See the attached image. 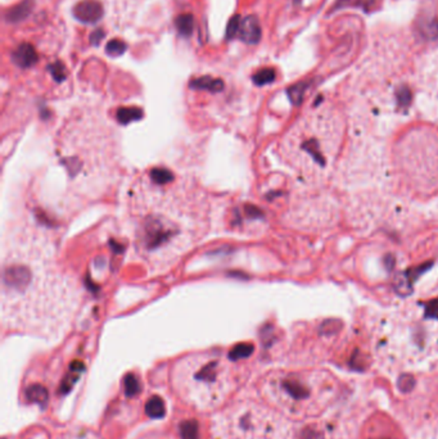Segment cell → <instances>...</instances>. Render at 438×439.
<instances>
[{
    "label": "cell",
    "mask_w": 438,
    "mask_h": 439,
    "mask_svg": "<svg viewBox=\"0 0 438 439\" xmlns=\"http://www.w3.org/2000/svg\"><path fill=\"white\" fill-rule=\"evenodd\" d=\"M190 87H196V89H208L211 92H219L224 87L223 80L220 78H212L210 76H203V78H196L190 83Z\"/></svg>",
    "instance_id": "cell-13"
},
{
    "label": "cell",
    "mask_w": 438,
    "mask_h": 439,
    "mask_svg": "<svg viewBox=\"0 0 438 439\" xmlns=\"http://www.w3.org/2000/svg\"><path fill=\"white\" fill-rule=\"evenodd\" d=\"M74 16L83 24L93 25L103 17V7L98 0H83L75 6Z\"/></svg>",
    "instance_id": "cell-8"
},
{
    "label": "cell",
    "mask_w": 438,
    "mask_h": 439,
    "mask_svg": "<svg viewBox=\"0 0 438 439\" xmlns=\"http://www.w3.org/2000/svg\"><path fill=\"white\" fill-rule=\"evenodd\" d=\"M146 410H148V413L151 416H161V415H164L162 401L160 398H152L149 401L148 406H146Z\"/></svg>",
    "instance_id": "cell-23"
},
{
    "label": "cell",
    "mask_w": 438,
    "mask_h": 439,
    "mask_svg": "<svg viewBox=\"0 0 438 439\" xmlns=\"http://www.w3.org/2000/svg\"><path fill=\"white\" fill-rule=\"evenodd\" d=\"M385 265H386L387 270H389V271H392V270H394V267H395V259H394V256H392V255H388V256H386V259H385Z\"/></svg>",
    "instance_id": "cell-29"
},
{
    "label": "cell",
    "mask_w": 438,
    "mask_h": 439,
    "mask_svg": "<svg viewBox=\"0 0 438 439\" xmlns=\"http://www.w3.org/2000/svg\"><path fill=\"white\" fill-rule=\"evenodd\" d=\"M396 98L400 108H407L412 102V93L406 87H398L396 92Z\"/></svg>",
    "instance_id": "cell-20"
},
{
    "label": "cell",
    "mask_w": 438,
    "mask_h": 439,
    "mask_svg": "<svg viewBox=\"0 0 438 439\" xmlns=\"http://www.w3.org/2000/svg\"><path fill=\"white\" fill-rule=\"evenodd\" d=\"M214 439H294L292 422L270 405L243 399L219 413Z\"/></svg>",
    "instance_id": "cell-5"
},
{
    "label": "cell",
    "mask_w": 438,
    "mask_h": 439,
    "mask_svg": "<svg viewBox=\"0 0 438 439\" xmlns=\"http://www.w3.org/2000/svg\"><path fill=\"white\" fill-rule=\"evenodd\" d=\"M241 16H234V17H232V19L229 21L228 27H226V39H228V40H232L233 37L238 36L239 28H241Z\"/></svg>",
    "instance_id": "cell-21"
},
{
    "label": "cell",
    "mask_w": 438,
    "mask_h": 439,
    "mask_svg": "<svg viewBox=\"0 0 438 439\" xmlns=\"http://www.w3.org/2000/svg\"><path fill=\"white\" fill-rule=\"evenodd\" d=\"M175 26L179 34L183 36H190L194 30V17L190 13H184L175 19Z\"/></svg>",
    "instance_id": "cell-14"
},
{
    "label": "cell",
    "mask_w": 438,
    "mask_h": 439,
    "mask_svg": "<svg viewBox=\"0 0 438 439\" xmlns=\"http://www.w3.org/2000/svg\"><path fill=\"white\" fill-rule=\"evenodd\" d=\"M274 78V69H265L258 71V74L253 76V81L258 85H265V84H269V83H273Z\"/></svg>",
    "instance_id": "cell-19"
},
{
    "label": "cell",
    "mask_w": 438,
    "mask_h": 439,
    "mask_svg": "<svg viewBox=\"0 0 438 439\" xmlns=\"http://www.w3.org/2000/svg\"><path fill=\"white\" fill-rule=\"evenodd\" d=\"M104 35L106 34H104L103 30H101V28L95 30L93 31V34L90 35V43L93 45H99V43L103 40Z\"/></svg>",
    "instance_id": "cell-28"
},
{
    "label": "cell",
    "mask_w": 438,
    "mask_h": 439,
    "mask_svg": "<svg viewBox=\"0 0 438 439\" xmlns=\"http://www.w3.org/2000/svg\"><path fill=\"white\" fill-rule=\"evenodd\" d=\"M302 148L311 155V157L318 162L319 164H326V161L323 160V155L320 153V149H319L318 143L314 140V139H311V140H308V141H305L303 144H302Z\"/></svg>",
    "instance_id": "cell-18"
},
{
    "label": "cell",
    "mask_w": 438,
    "mask_h": 439,
    "mask_svg": "<svg viewBox=\"0 0 438 439\" xmlns=\"http://www.w3.org/2000/svg\"><path fill=\"white\" fill-rule=\"evenodd\" d=\"M360 439H405L395 422L380 413H374L367 419L359 433Z\"/></svg>",
    "instance_id": "cell-7"
},
{
    "label": "cell",
    "mask_w": 438,
    "mask_h": 439,
    "mask_svg": "<svg viewBox=\"0 0 438 439\" xmlns=\"http://www.w3.org/2000/svg\"><path fill=\"white\" fill-rule=\"evenodd\" d=\"M303 92H305V85L300 84V85H296L289 90V95H291V99L294 104L301 103L302 96H303Z\"/></svg>",
    "instance_id": "cell-25"
},
{
    "label": "cell",
    "mask_w": 438,
    "mask_h": 439,
    "mask_svg": "<svg viewBox=\"0 0 438 439\" xmlns=\"http://www.w3.org/2000/svg\"><path fill=\"white\" fill-rule=\"evenodd\" d=\"M342 327L344 325L339 320L328 319L321 322V325L319 327V332L324 336H335L342 330Z\"/></svg>",
    "instance_id": "cell-15"
},
{
    "label": "cell",
    "mask_w": 438,
    "mask_h": 439,
    "mask_svg": "<svg viewBox=\"0 0 438 439\" xmlns=\"http://www.w3.org/2000/svg\"><path fill=\"white\" fill-rule=\"evenodd\" d=\"M129 212L135 250L155 268L180 259L208 227L206 194L166 169H153L134 182Z\"/></svg>",
    "instance_id": "cell-1"
},
{
    "label": "cell",
    "mask_w": 438,
    "mask_h": 439,
    "mask_svg": "<svg viewBox=\"0 0 438 439\" xmlns=\"http://www.w3.org/2000/svg\"><path fill=\"white\" fill-rule=\"evenodd\" d=\"M128 49V45L126 43H124L120 39H115L108 42V44L106 45V53L111 57H120L124 53L126 52Z\"/></svg>",
    "instance_id": "cell-16"
},
{
    "label": "cell",
    "mask_w": 438,
    "mask_h": 439,
    "mask_svg": "<svg viewBox=\"0 0 438 439\" xmlns=\"http://www.w3.org/2000/svg\"><path fill=\"white\" fill-rule=\"evenodd\" d=\"M60 439H102L98 434L87 429H72L65 433Z\"/></svg>",
    "instance_id": "cell-17"
},
{
    "label": "cell",
    "mask_w": 438,
    "mask_h": 439,
    "mask_svg": "<svg viewBox=\"0 0 438 439\" xmlns=\"http://www.w3.org/2000/svg\"><path fill=\"white\" fill-rule=\"evenodd\" d=\"M3 321L34 336H58L78 309V285L57 266L42 235H19L9 243L1 276Z\"/></svg>",
    "instance_id": "cell-2"
},
{
    "label": "cell",
    "mask_w": 438,
    "mask_h": 439,
    "mask_svg": "<svg viewBox=\"0 0 438 439\" xmlns=\"http://www.w3.org/2000/svg\"><path fill=\"white\" fill-rule=\"evenodd\" d=\"M238 37L247 44H258L261 39V26L256 16L242 18Z\"/></svg>",
    "instance_id": "cell-9"
},
{
    "label": "cell",
    "mask_w": 438,
    "mask_h": 439,
    "mask_svg": "<svg viewBox=\"0 0 438 439\" xmlns=\"http://www.w3.org/2000/svg\"><path fill=\"white\" fill-rule=\"evenodd\" d=\"M112 132H85L69 130L60 132V155L69 170V179L81 184L83 181L98 182L102 180L103 167L107 161L103 157L112 155Z\"/></svg>",
    "instance_id": "cell-6"
},
{
    "label": "cell",
    "mask_w": 438,
    "mask_h": 439,
    "mask_svg": "<svg viewBox=\"0 0 438 439\" xmlns=\"http://www.w3.org/2000/svg\"><path fill=\"white\" fill-rule=\"evenodd\" d=\"M48 69H51V74H52L53 78L56 81H63L66 76H67V72H66V67L62 62H54L53 64H51Z\"/></svg>",
    "instance_id": "cell-22"
},
{
    "label": "cell",
    "mask_w": 438,
    "mask_h": 439,
    "mask_svg": "<svg viewBox=\"0 0 438 439\" xmlns=\"http://www.w3.org/2000/svg\"><path fill=\"white\" fill-rule=\"evenodd\" d=\"M33 9H34V0H24L22 3L9 9L6 15V19L12 24L24 21L25 18L30 16Z\"/></svg>",
    "instance_id": "cell-11"
},
{
    "label": "cell",
    "mask_w": 438,
    "mask_h": 439,
    "mask_svg": "<svg viewBox=\"0 0 438 439\" xmlns=\"http://www.w3.org/2000/svg\"><path fill=\"white\" fill-rule=\"evenodd\" d=\"M237 384L232 362L214 351L188 354L175 362L171 370L174 392L198 411L221 407Z\"/></svg>",
    "instance_id": "cell-4"
},
{
    "label": "cell",
    "mask_w": 438,
    "mask_h": 439,
    "mask_svg": "<svg viewBox=\"0 0 438 439\" xmlns=\"http://www.w3.org/2000/svg\"><path fill=\"white\" fill-rule=\"evenodd\" d=\"M426 318L428 319H437L438 318V300H432L426 306Z\"/></svg>",
    "instance_id": "cell-26"
},
{
    "label": "cell",
    "mask_w": 438,
    "mask_h": 439,
    "mask_svg": "<svg viewBox=\"0 0 438 439\" xmlns=\"http://www.w3.org/2000/svg\"><path fill=\"white\" fill-rule=\"evenodd\" d=\"M395 291L401 297H407L412 293V279L409 275V271H401L395 276L394 282Z\"/></svg>",
    "instance_id": "cell-12"
},
{
    "label": "cell",
    "mask_w": 438,
    "mask_h": 439,
    "mask_svg": "<svg viewBox=\"0 0 438 439\" xmlns=\"http://www.w3.org/2000/svg\"><path fill=\"white\" fill-rule=\"evenodd\" d=\"M137 439H174L169 433H165L162 431H146L144 434H142Z\"/></svg>",
    "instance_id": "cell-24"
},
{
    "label": "cell",
    "mask_w": 438,
    "mask_h": 439,
    "mask_svg": "<svg viewBox=\"0 0 438 439\" xmlns=\"http://www.w3.org/2000/svg\"><path fill=\"white\" fill-rule=\"evenodd\" d=\"M433 266V262H428V264H424V265H421L419 267H415V268H412V270H407L409 271V275L412 279V282L415 280V279H418L421 274H424L427 270H430V267Z\"/></svg>",
    "instance_id": "cell-27"
},
{
    "label": "cell",
    "mask_w": 438,
    "mask_h": 439,
    "mask_svg": "<svg viewBox=\"0 0 438 439\" xmlns=\"http://www.w3.org/2000/svg\"><path fill=\"white\" fill-rule=\"evenodd\" d=\"M344 384L328 372L273 371L261 384V395L291 422L320 419L344 395Z\"/></svg>",
    "instance_id": "cell-3"
},
{
    "label": "cell",
    "mask_w": 438,
    "mask_h": 439,
    "mask_svg": "<svg viewBox=\"0 0 438 439\" xmlns=\"http://www.w3.org/2000/svg\"><path fill=\"white\" fill-rule=\"evenodd\" d=\"M12 60L21 69L33 67L39 60L37 53L31 44L24 43L18 45L17 49L12 53Z\"/></svg>",
    "instance_id": "cell-10"
}]
</instances>
